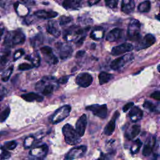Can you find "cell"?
I'll return each mask as SVG.
<instances>
[{
	"label": "cell",
	"instance_id": "obj_1",
	"mask_svg": "<svg viewBox=\"0 0 160 160\" xmlns=\"http://www.w3.org/2000/svg\"><path fill=\"white\" fill-rule=\"evenodd\" d=\"M62 131L65 137V141L68 145H76L81 142V137L69 124H66L64 126Z\"/></svg>",
	"mask_w": 160,
	"mask_h": 160
},
{
	"label": "cell",
	"instance_id": "obj_32",
	"mask_svg": "<svg viewBox=\"0 0 160 160\" xmlns=\"http://www.w3.org/2000/svg\"><path fill=\"white\" fill-rule=\"evenodd\" d=\"M119 0H105L106 5L109 8L114 9L116 8L118 4Z\"/></svg>",
	"mask_w": 160,
	"mask_h": 160
},
{
	"label": "cell",
	"instance_id": "obj_33",
	"mask_svg": "<svg viewBox=\"0 0 160 160\" xmlns=\"http://www.w3.org/2000/svg\"><path fill=\"white\" fill-rule=\"evenodd\" d=\"M11 156V153L6 149L2 148L1 153H0V159H6L10 158Z\"/></svg>",
	"mask_w": 160,
	"mask_h": 160
},
{
	"label": "cell",
	"instance_id": "obj_44",
	"mask_svg": "<svg viewBox=\"0 0 160 160\" xmlns=\"http://www.w3.org/2000/svg\"><path fill=\"white\" fill-rule=\"evenodd\" d=\"M85 39V37H82V38H80V39L78 40V41L77 44H78V45H82L83 43V42H84V39Z\"/></svg>",
	"mask_w": 160,
	"mask_h": 160
},
{
	"label": "cell",
	"instance_id": "obj_42",
	"mask_svg": "<svg viewBox=\"0 0 160 160\" xmlns=\"http://www.w3.org/2000/svg\"><path fill=\"white\" fill-rule=\"evenodd\" d=\"M100 1L101 0H88V5L90 6H93L94 5H97Z\"/></svg>",
	"mask_w": 160,
	"mask_h": 160
},
{
	"label": "cell",
	"instance_id": "obj_21",
	"mask_svg": "<svg viewBox=\"0 0 160 160\" xmlns=\"http://www.w3.org/2000/svg\"><path fill=\"white\" fill-rule=\"evenodd\" d=\"M116 126V118H112L110 122L106 125L104 130V133L107 136H111L113 133Z\"/></svg>",
	"mask_w": 160,
	"mask_h": 160
},
{
	"label": "cell",
	"instance_id": "obj_3",
	"mask_svg": "<svg viewBox=\"0 0 160 160\" xmlns=\"http://www.w3.org/2000/svg\"><path fill=\"white\" fill-rule=\"evenodd\" d=\"M140 27L141 24L137 20H132L128 28V36L131 41L137 42L140 41L141 35H140Z\"/></svg>",
	"mask_w": 160,
	"mask_h": 160
},
{
	"label": "cell",
	"instance_id": "obj_35",
	"mask_svg": "<svg viewBox=\"0 0 160 160\" xmlns=\"http://www.w3.org/2000/svg\"><path fill=\"white\" fill-rule=\"evenodd\" d=\"M134 146L137 148H136V149H134V150L133 151V152L132 153L133 154L137 153L138 152L140 151V148L142 146V142L139 139L137 140L134 141Z\"/></svg>",
	"mask_w": 160,
	"mask_h": 160
},
{
	"label": "cell",
	"instance_id": "obj_43",
	"mask_svg": "<svg viewBox=\"0 0 160 160\" xmlns=\"http://www.w3.org/2000/svg\"><path fill=\"white\" fill-rule=\"evenodd\" d=\"M85 54V51H79L77 53H76V57L77 58H81Z\"/></svg>",
	"mask_w": 160,
	"mask_h": 160
},
{
	"label": "cell",
	"instance_id": "obj_47",
	"mask_svg": "<svg viewBox=\"0 0 160 160\" xmlns=\"http://www.w3.org/2000/svg\"><path fill=\"white\" fill-rule=\"evenodd\" d=\"M3 96L0 95V101H2L3 100Z\"/></svg>",
	"mask_w": 160,
	"mask_h": 160
},
{
	"label": "cell",
	"instance_id": "obj_50",
	"mask_svg": "<svg viewBox=\"0 0 160 160\" xmlns=\"http://www.w3.org/2000/svg\"><path fill=\"white\" fill-rule=\"evenodd\" d=\"M0 137H1V134H0Z\"/></svg>",
	"mask_w": 160,
	"mask_h": 160
},
{
	"label": "cell",
	"instance_id": "obj_46",
	"mask_svg": "<svg viewBox=\"0 0 160 160\" xmlns=\"http://www.w3.org/2000/svg\"><path fill=\"white\" fill-rule=\"evenodd\" d=\"M3 34V29H0V37H1Z\"/></svg>",
	"mask_w": 160,
	"mask_h": 160
},
{
	"label": "cell",
	"instance_id": "obj_17",
	"mask_svg": "<svg viewBox=\"0 0 160 160\" xmlns=\"http://www.w3.org/2000/svg\"><path fill=\"white\" fill-rule=\"evenodd\" d=\"M35 16L41 19H51L57 17L58 15V13L55 11H47L45 10H39L35 13Z\"/></svg>",
	"mask_w": 160,
	"mask_h": 160
},
{
	"label": "cell",
	"instance_id": "obj_27",
	"mask_svg": "<svg viewBox=\"0 0 160 160\" xmlns=\"http://www.w3.org/2000/svg\"><path fill=\"white\" fill-rule=\"evenodd\" d=\"M13 67L12 66L11 68H9L5 72V73L3 74L2 77V79L3 82H6L8 81L10 78V76L11 75V74L13 73Z\"/></svg>",
	"mask_w": 160,
	"mask_h": 160
},
{
	"label": "cell",
	"instance_id": "obj_9",
	"mask_svg": "<svg viewBox=\"0 0 160 160\" xmlns=\"http://www.w3.org/2000/svg\"><path fill=\"white\" fill-rule=\"evenodd\" d=\"M86 146H80L71 149L65 156L66 159H74L76 158H81L86 151Z\"/></svg>",
	"mask_w": 160,
	"mask_h": 160
},
{
	"label": "cell",
	"instance_id": "obj_45",
	"mask_svg": "<svg viewBox=\"0 0 160 160\" xmlns=\"http://www.w3.org/2000/svg\"><path fill=\"white\" fill-rule=\"evenodd\" d=\"M3 91H4V88L2 86H0V93H2Z\"/></svg>",
	"mask_w": 160,
	"mask_h": 160
},
{
	"label": "cell",
	"instance_id": "obj_37",
	"mask_svg": "<svg viewBox=\"0 0 160 160\" xmlns=\"http://www.w3.org/2000/svg\"><path fill=\"white\" fill-rule=\"evenodd\" d=\"M42 41H43L42 36L41 35H38L33 39H31V44L33 46H36L37 42H38L39 43H42Z\"/></svg>",
	"mask_w": 160,
	"mask_h": 160
},
{
	"label": "cell",
	"instance_id": "obj_30",
	"mask_svg": "<svg viewBox=\"0 0 160 160\" xmlns=\"http://www.w3.org/2000/svg\"><path fill=\"white\" fill-rule=\"evenodd\" d=\"M53 91H54V86L52 85H48L44 88L42 93L43 95L48 96L52 94Z\"/></svg>",
	"mask_w": 160,
	"mask_h": 160
},
{
	"label": "cell",
	"instance_id": "obj_24",
	"mask_svg": "<svg viewBox=\"0 0 160 160\" xmlns=\"http://www.w3.org/2000/svg\"><path fill=\"white\" fill-rule=\"evenodd\" d=\"M141 131V127L140 125H134L131 127V133L130 135H128V137L130 139H133L140 134Z\"/></svg>",
	"mask_w": 160,
	"mask_h": 160
},
{
	"label": "cell",
	"instance_id": "obj_15",
	"mask_svg": "<svg viewBox=\"0 0 160 160\" xmlns=\"http://www.w3.org/2000/svg\"><path fill=\"white\" fill-rule=\"evenodd\" d=\"M134 0H122V10L125 14H130L134 9Z\"/></svg>",
	"mask_w": 160,
	"mask_h": 160
},
{
	"label": "cell",
	"instance_id": "obj_19",
	"mask_svg": "<svg viewBox=\"0 0 160 160\" xmlns=\"http://www.w3.org/2000/svg\"><path fill=\"white\" fill-rule=\"evenodd\" d=\"M40 50H41V52L45 56L49 57L52 64H54V65H55V64H57L58 62L57 58L53 54V50L50 47L44 46V47H42V48L40 49Z\"/></svg>",
	"mask_w": 160,
	"mask_h": 160
},
{
	"label": "cell",
	"instance_id": "obj_6",
	"mask_svg": "<svg viewBox=\"0 0 160 160\" xmlns=\"http://www.w3.org/2000/svg\"><path fill=\"white\" fill-rule=\"evenodd\" d=\"M87 110L91 111L93 114L100 118H106L108 114V108L106 105H94L86 107Z\"/></svg>",
	"mask_w": 160,
	"mask_h": 160
},
{
	"label": "cell",
	"instance_id": "obj_4",
	"mask_svg": "<svg viewBox=\"0 0 160 160\" xmlns=\"http://www.w3.org/2000/svg\"><path fill=\"white\" fill-rule=\"evenodd\" d=\"M134 59V56L133 54H125L123 57H119L111 62L110 67L113 70H119L123 68L126 65H128Z\"/></svg>",
	"mask_w": 160,
	"mask_h": 160
},
{
	"label": "cell",
	"instance_id": "obj_41",
	"mask_svg": "<svg viewBox=\"0 0 160 160\" xmlns=\"http://www.w3.org/2000/svg\"><path fill=\"white\" fill-rule=\"evenodd\" d=\"M69 79V76H63L58 80V83L60 84H66Z\"/></svg>",
	"mask_w": 160,
	"mask_h": 160
},
{
	"label": "cell",
	"instance_id": "obj_10",
	"mask_svg": "<svg viewBox=\"0 0 160 160\" xmlns=\"http://www.w3.org/2000/svg\"><path fill=\"white\" fill-rule=\"evenodd\" d=\"M133 48L134 47L132 44L129 43H125L113 48L111 51V54L113 56H118L131 51L133 50Z\"/></svg>",
	"mask_w": 160,
	"mask_h": 160
},
{
	"label": "cell",
	"instance_id": "obj_22",
	"mask_svg": "<svg viewBox=\"0 0 160 160\" xmlns=\"http://www.w3.org/2000/svg\"><path fill=\"white\" fill-rule=\"evenodd\" d=\"M98 78H99L100 84L101 85H103L104 84L107 83L112 78H113V75L106 73V72H101V73L99 75Z\"/></svg>",
	"mask_w": 160,
	"mask_h": 160
},
{
	"label": "cell",
	"instance_id": "obj_28",
	"mask_svg": "<svg viewBox=\"0 0 160 160\" xmlns=\"http://www.w3.org/2000/svg\"><path fill=\"white\" fill-rule=\"evenodd\" d=\"M104 33H103V31L100 32V33H98V28H96L95 29H94V31L92 32L91 33V38L94 40H99L100 39H101L103 37L100 35L103 36Z\"/></svg>",
	"mask_w": 160,
	"mask_h": 160
},
{
	"label": "cell",
	"instance_id": "obj_13",
	"mask_svg": "<svg viewBox=\"0 0 160 160\" xmlns=\"http://www.w3.org/2000/svg\"><path fill=\"white\" fill-rule=\"evenodd\" d=\"M123 35V29L119 28H115L110 31L107 36L106 40L110 42H115L122 38Z\"/></svg>",
	"mask_w": 160,
	"mask_h": 160
},
{
	"label": "cell",
	"instance_id": "obj_36",
	"mask_svg": "<svg viewBox=\"0 0 160 160\" xmlns=\"http://www.w3.org/2000/svg\"><path fill=\"white\" fill-rule=\"evenodd\" d=\"M32 68H33V66H32L31 65H29V64L22 63V64H21V65H19L18 69L21 71H25V70L30 69Z\"/></svg>",
	"mask_w": 160,
	"mask_h": 160
},
{
	"label": "cell",
	"instance_id": "obj_11",
	"mask_svg": "<svg viewBox=\"0 0 160 160\" xmlns=\"http://www.w3.org/2000/svg\"><path fill=\"white\" fill-rule=\"evenodd\" d=\"M87 125V117L85 114H83L80 117L76 124V131L80 137H83L85 134Z\"/></svg>",
	"mask_w": 160,
	"mask_h": 160
},
{
	"label": "cell",
	"instance_id": "obj_48",
	"mask_svg": "<svg viewBox=\"0 0 160 160\" xmlns=\"http://www.w3.org/2000/svg\"><path fill=\"white\" fill-rule=\"evenodd\" d=\"M156 18H157V19H158V20L160 21V14H158V15L157 16V17H156Z\"/></svg>",
	"mask_w": 160,
	"mask_h": 160
},
{
	"label": "cell",
	"instance_id": "obj_23",
	"mask_svg": "<svg viewBox=\"0 0 160 160\" xmlns=\"http://www.w3.org/2000/svg\"><path fill=\"white\" fill-rule=\"evenodd\" d=\"M138 11L141 13H148L151 9V2L148 0H146L141 2L138 7Z\"/></svg>",
	"mask_w": 160,
	"mask_h": 160
},
{
	"label": "cell",
	"instance_id": "obj_14",
	"mask_svg": "<svg viewBox=\"0 0 160 160\" xmlns=\"http://www.w3.org/2000/svg\"><path fill=\"white\" fill-rule=\"evenodd\" d=\"M72 53H73V48L68 45L61 44L60 46V57L61 59L65 60L70 57Z\"/></svg>",
	"mask_w": 160,
	"mask_h": 160
},
{
	"label": "cell",
	"instance_id": "obj_2",
	"mask_svg": "<svg viewBox=\"0 0 160 160\" xmlns=\"http://www.w3.org/2000/svg\"><path fill=\"white\" fill-rule=\"evenodd\" d=\"M26 36L21 30H16L11 31L7 34L4 43L9 46L23 44L25 42Z\"/></svg>",
	"mask_w": 160,
	"mask_h": 160
},
{
	"label": "cell",
	"instance_id": "obj_34",
	"mask_svg": "<svg viewBox=\"0 0 160 160\" xmlns=\"http://www.w3.org/2000/svg\"><path fill=\"white\" fill-rule=\"evenodd\" d=\"M73 19L71 17H65V16H63L60 19V25L61 26L65 25L66 24L70 23Z\"/></svg>",
	"mask_w": 160,
	"mask_h": 160
},
{
	"label": "cell",
	"instance_id": "obj_7",
	"mask_svg": "<svg viewBox=\"0 0 160 160\" xmlns=\"http://www.w3.org/2000/svg\"><path fill=\"white\" fill-rule=\"evenodd\" d=\"M156 42L155 36L151 34L146 35L141 41H139V43L136 46L135 49L137 51L147 48L152 46Z\"/></svg>",
	"mask_w": 160,
	"mask_h": 160
},
{
	"label": "cell",
	"instance_id": "obj_25",
	"mask_svg": "<svg viewBox=\"0 0 160 160\" xmlns=\"http://www.w3.org/2000/svg\"><path fill=\"white\" fill-rule=\"evenodd\" d=\"M153 146L152 147L150 143H146L143 150V155L145 156H149L152 153V151H153Z\"/></svg>",
	"mask_w": 160,
	"mask_h": 160
},
{
	"label": "cell",
	"instance_id": "obj_29",
	"mask_svg": "<svg viewBox=\"0 0 160 160\" xmlns=\"http://www.w3.org/2000/svg\"><path fill=\"white\" fill-rule=\"evenodd\" d=\"M143 107L146 109H148L151 112H153L156 109V106L153 103L149 101H145L143 104Z\"/></svg>",
	"mask_w": 160,
	"mask_h": 160
},
{
	"label": "cell",
	"instance_id": "obj_39",
	"mask_svg": "<svg viewBox=\"0 0 160 160\" xmlns=\"http://www.w3.org/2000/svg\"><path fill=\"white\" fill-rule=\"evenodd\" d=\"M151 97L156 100L160 101V91H156L151 94Z\"/></svg>",
	"mask_w": 160,
	"mask_h": 160
},
{
	"label": "cell",
	"instance_id": "obj_18",
	"mask_svg": "<svg viewBox=\"0 0 160 160\" xmlns=\"http://www.w3.org/2000/svg\"><path fill=\"white\" fill-rule=\"evenodd\" d=\"M82 0H65L63 6L67 10H77L81 5Z\"/></svg>",
	"mask_w": 160,
	"mask_h": 160
},
{
	"label": "cell",
	"instance_id": "obj_40",
	"mask_svg": "<svg viewBox=\"0 0 160 160\" xmlns=\"http://www.w3.org/2000/svg\"><path fill=\"white\" fill-rule=\"evenodd\" d=\"M134 105V103H132V102H130V103H128L126 104V105L124 106V107L123 108V110L124 112H126L128 111L129 109H130Z\"/></svg>",
	"mask_w": 160,
	"mask_h": 160
},
{
	"label": "cell",
	"instance_id": "obj_20",
	"mask_svg": "<svg viewBox=\"0 0 160 160\" xmlns=\"http://www.w3.org/2000/svg\"><path fill=\"white\" fill-rule=\"evenodd\" d=\"M21 98L23 100H25V101H28V102H32L34 101L40 102L43 100V97H42V96H40L35 93H29L27 94H23L21 96Z\"/></svg>",
	"mask_w": 160,
	"mask_h": 160
},
{
	"label": "cell",
	"instance_id": "obj_16",
	"mask_svg": "<svg viewBox=\"0 0 160 160\" xmlns=\"http://www.w3.org/2000/svg\"><path fill=\"white\" fill-rule=\"evenodd\" d=\"M47 31L56 38H58L61 35V31L57 23L53 21H50L48 22L47 26Z\"/></svg>",
	"mask_w": 160,
	"mask_h": 160
},
{
	"label": "cell",
	"instance_id": "obj_26",
	"mask_svg": "<svg viewBox=\"0 0 160 160\" xmlns=\"http://www.w3.org/2000/svg\"><path fill=\"white\" fill-rule=\"evenodd\" d=\"M11 112V109L9 107H7L3 112L0 114V122H5L6 119L8 118Z\"/></svg>",
	"mask_w": 160,
	"mask_h": 160
},
{
	"label": "cell",
	"instance_id": "obj_38",
	"mask_svg": "<svg viewBox=\"0 0 160 160\" xmlns=\"http://www.w3.org/2000/svg\"><path fill=\"white\" fill-rule=\"evenodd\" d=\"M24 54H25V51L23 50H18L14 54V60H17L19 59Z\"/></svg>",
	"mask_w": 160,
	"mask_h": 160
},
{
	"label": "cell",
	"instance_id": "obj_12",
	"mask_svg": "<svg viewBox=\"0 0 160 160\" xmlns=\"http://www.w3.org/2000/svg\"><path fill=\"white\" fill-rule=\"evenodd\" d=\"M143 116V113L140 108L137 106H133L131 108V110L129 113V117L133 122H137L141 119Z\"/></svg>",
	"mask_w": 160,
	"mask_h": 160
},
{
	"label": "cell",
	"instance_id": "obj_31",
	"mask_svg": "<svg viewBox=\"0 0 160 160\" xmlns=\"http://www.w3.org/2000/svg\"><path fill=\"white\" fill-rule=\"evenodd\" d=\"M17 143L15 141H8L5 143V147L6 149L8 150H13L17 148Z\"/></svg>",
	"mask_w": 160,
	"mask_h": 160
},
{
	"label": "cell",
	"instance_id": "obj_49",
	"mask_svg": "<svg viewBox=\"0 0 160 160\" xmlns=\"http://www.w3.org/2000/svg\"><path fill=\"white\" fill-rule=\"evenodd\" d=\"M158 71L160 73V65H159V66H158Z\"/></svg>",
	"mask_w": 160,
	"mask_h": 160
},
{
	"label": "cell",
	"instance_id": "obj_8",
	"mask_svg": "<svg viewBox=\"0 0 160 160\" xmlns=\"http://www.w3.org/2000/svg\"><path fill=\"white\" fill-rule=\"evenodd\" d=\"M93 77L89 73H82L78 75L76 78V83L80 87L87 88L90 86L93 83Z\"/></svg>",
	"mask_w": 160,
	"mask_h": 160
},
{
	"label": "cell",
	"instance_id": "obj_5",
	"mask_svg": "<svg viewBox=\"0 0 160 160\" xmlns=\"http://www.w3.org/2000/svg\"><path fill=\"white\" fill-rule=\"evenodd\" d=\"M71 109V108L69 105H65L57 109L52 116V123L53 124H57L63 121L69 116Z\"/></svg>",
	"mask_w": 160,
	"mask_h": 160
}]
</instances>
